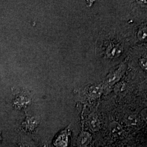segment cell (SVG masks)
<instances>
[{"instance_id": "obj_1", "label": "cell", "mask_w": 147, "mask_h": 147, "mask_svg": "<svg viewBox=\"0 0 147 147\" xmlns=\"http://www.w3.org/2000/svg\"><path fill=\"white\" fill-rule=\"evenodd\" d=\"M110 130L111 134L118 138H123L125 132L121 125L116 121L111 123L110 125Z\"/></svg>"}, {"instance_id": "obj_2", "label": "cell", "mask_w": 147, "mask_h": 147, "mask_svg": "<svg viewBox=\"0 0 147 147\" xmlns=\"http://www.w3.org/2000/svg\"><path fill=\"white\" fill-rule=\"evenodd\" d=\"M124 66H121L120 68L116 70L115 71H113V73L110 74L107 80L108 84H113L115 82L117 81V80H119L121 76L123 74V71H124Z\"/></svg>"}, {"instance_id": "obj_3", "label": "cell", "mask_w": 147, "mask_h": 147, "mask_svg": "<svg viewBox=\"0 0 147 147\" xmlns=\"http://www.w3.org/2000/svg\"><path fill=\"white\" fill-rule=\"evenodd\" d=\"M92 140V137L89 133L84 132L80 134L78 138V143L81 147L87 146L90 142Z\"/></svg>"}, {"instance_id": "obj_4", "label": "cell", "mask_w": 147, "mask_h": 147, "mask_svg": "<svg viewBox=\"0 0 147 147\" xmlns=\"http://www.w3.org/2000/svg\"><path fill=\"white\" fill-rule=\"evenodd\" d=\"M89 125L91 130L96 131L100 129V121L96 116H90L89 119Z\"/></svg>"}, {"instance_id": "obj_5", "label": "cell", "mask_w": 147, "mask_h": 147, "mask_svg": "<svg viewBox=\"0 0 147 147\" xmlns=\"http://www.w3.org/2000/svg\"><path fill=\"white\" fill-rule=\"evenodd\" d=\"M126 121L127 124L131 126H135L138 124V119L136 116L131 115L127 117Z\"/></svg>"}, {"instance_id": "obj_6", "label": "cell", "mask_w": 147, "mask_h": 147, "mask_svg": "<svg viewBox=\"0 0 147 147\" xmlns=\"http://www.w3.org/2000/svg\"><path fill=\"white\" fill-rule=\"evenodd\" d=\"M121 51V49L117 47H111L109 49L107 53L108 55L110 56V57H115L117 54L119 53Z\"/></svg>"}, {"instance_id": "obj_7", "label": "cell", "mask_w": 147, "mask_h": 147, "mask_svg": "<svg viewBox=\"0 0 147 147\" xmlns=\"http://www.w3.org/2000/svg\"><path fill=\"white\" fill-rule=\"evenodd\" d=\"M138 36V38H140V40L144 39L147 37V29H146V28H144L143 29H142L139 32Z\"/></svg>"}, {"instance_id": "obj_8", "label": "cell", "mask_w": 147, "mask_h": 147, "mask_svg": "<svg viewBox=\"0 0 147 147\" xmlns=\"http://www.w3.org/2000/svg\"><path fill=\"white\" fill-rule=\"evenodd\" d=\"M99 88L98 87L96 88H92L90 89V95L92 96H98L99 94H100V90H99Z\"/></svg>"}, {"instance_id": "obj_9", "label": "cell", "mask_w": 147, "mask_h": 147, "mask_svg": "<svg viewBox=\"0 0 147 147\" xmlns=\"http://www.w3.org/2000/svg\"><path fill=\"white\" fill-rule=\"evenodd\" d=\"M140 65L144 70L147 69V59L146 58H142L140 60Z\"/></svg>"}, {"instance_id": "obj_10", "label": "cell", "mask_w": 147, "mask_h": 147, "mask_svg": "<svg viewBox=\"0 0 147 147\" xmlns=\"http://www.w3.org/2000/svg\"><path fill=\"white\" fill-rule=\"evenodd\" d=\"M142 116L144 120L147 119V111H146V109H145V110H144L142 111Z\"/></svg>"}, {"instance_id": "obj_11", "label": "cell", "mask_w": 147, "mask_h": 147, "mask_svg": "<svg viewBox=\"0 0 147 147\" xmlns=\"http://www.w3.org/2000/svg\"><path fill=\"white\" fill-rule=\"evenodd\" d=\"M137 2H139L138 3H140L141 5V4H144V5H146L147 4V2L146 1H137Z\"/></svg>"}]
</instances>
